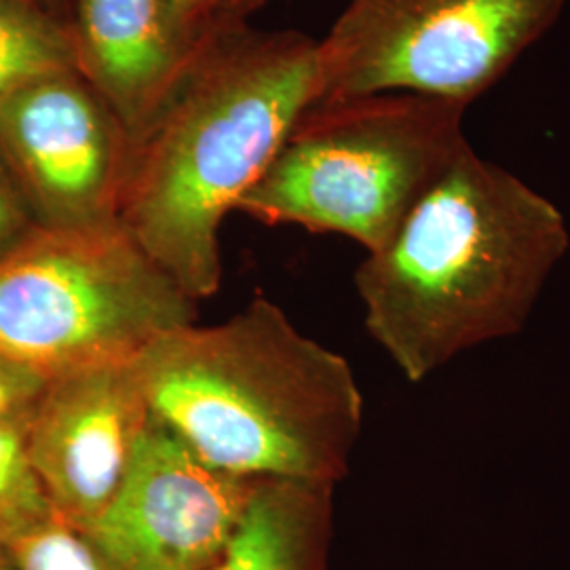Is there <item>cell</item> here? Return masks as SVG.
I'll return each instance as SVG.
<instances>
[{
	"mask_svg": "<svg viewBox=\"0 0 570 570\" xmlns=\"http://www.w3.org/2000/svg\"><path fill=\"white\" fill-rule=\"evenodd\" d=\"M150 414L134 360L70 370L45 385L28 452L61 522L82 532L102 513Z\"/></svg>",
	"mask_w": 570,
	"mask_h": 570,
	"instance_id": "9",
	"label": "cell"
},
{
	"mask_svg": "<svg viewBox=\"0 0 570 570\" xmlns=\"http://www.w3.org/2000/svg\"><path fill=\"white\" fill-rule=\"evenodd\" d=\"M465 112L414 94L313 104L237 209L376 252L468 148Z\"/></svg>",
	"mask_w": 570,
	"mask_h": 570,
	"instance_id": "4",
	"label": "cell"
},
{
	"mask_svg": "<svg viewBox=\"0 0 570 570\" xmlns=\"http://www.w3.org/2000/svg\"><path fill=\"white\" fill-rule=\"evenodd\" d=\"M77 68L110 106L134 142L190 60L164 0H75L70 26Z\"/></svg>",
	"mask_w": 570,
	"mask_h": 570,
	"instance_id": "10",
	"label": "cell"
},
{
	"mask_svg": "<svg viewBox=\"0 0 570 570\" xmlns=\"http://www.w3.org/2000/svg\"><path fill=\"white\" fill-rule=\"evenodd\" d=\"M570 230L560 207L469 144L355 271L364 326L412 385L529 324Z\"/></svg>",
	"mask_w": 570,
	"mask_h": 570,
	"instance_id": "2",
	"label": "cell"
},
{
	"mask_svg": "<svg viewBox=\"0 0 570 570\" xmlns=\"http://www.w3.org/2000/svg\"><path fill=\"white\" fill-rule=\"evenodd\" d=\"M47 383L37 372L0 357V419L35 406Z\"/></svg>",
	"mask_w": 570,
	"mask_h": 570,
	"instance_id": "16",
	"label": "cell"
},
{
	"mask_svg": "<svg viewBox=\"0 0 570 570\" xmlns=\"http://www.w3.org/2000/svg\"><path fill=\"white\" fill-rule=\"evenodd\" d=\"M32 410L0 419V551L56 515L28 452Z\"/></svg>",
	"mask_w": 570,
	"mask_h": 570,
	"instance_id": "13",
	"label": "cell"
},
{
	"mask_svg": "<svg viewBox=\"0 0 570 570\" xmlns=\"http://www.w3.org/2000/svg\"><path fill=\"white\" fill-rule=\"evenodd\" d=\"M0 153L42 230L117 225L131 142L79 70L0 102Z\"/></svg>",
	"mask_w": 570,
	"mask_h": 570,
	"instance_id": "8",
	"label": "cell"
},
{
	"mask_svg": "<svg viewBox=\"0 0 570 570\" xmlns=\"http://www.w3.org/2000/svg\"><path fill=\"white\" fill-rule=\"evenodd\" d=\"M134 366L150 412L214 468L332 487L348 473L364 428L355 372L265 296L165 332Z\"/></svg>",
	"mask_w": 570,
	"mask_h": 570,
	"instance_id": "3",
	"label": "cell"
},
{
	"mask_svg": "<svg viewBox=\"0 0 570 570\" xmlns=\"http://www.w3.org/2000/svg\"><path fill=\"white\" fill-rule=\"evenodd\" d=\"M4 553L16 570H108L81 532L58 515Z\"/></svg>",
	"mask_w": 570,
	"mask_h": 570,
	"instance_id": "14",
	"label": "cell"
},
{
	"mask_svg": "<svg viewBox=\"0 0 570 570\" xmlns=\"http://www.w3.org/2000/svg\"><path fill=\"white\" fill-rule=\"evenodd\" d=\"M334 487L265 478L209 570H327Z\"/></svg>",
	"mask_w": 570,
	"mask_h": 570,
	"instance_id": "11",
	"label": "cell"
},
{
	"mask_svg": "<svg viewBox=\"0 0 570 570\" xmlns=\"http://www.w3.org/2000/svg\"><path fill=\"white\" fill-rule=\"evenodd\" d=\"M41 226L21 193L11 167L0 153V261L11 256Z\"/></svg>",
	"mask_w": 570,
	"mask_h": 570,
	"instance_id": "15",
	"label": "cell"
},
{
	"mask_svg": "<svg viewBox=\"0 0 570 570\" xmlns=\"http://www.w3.org/2000/svg\"><path fill=\"white\" fill-rule=\"evenodd\" d=\"M567 0H351L317 41V102L414 94L469 108L560 20Z\"/></svg>",
	"mask_w": 570,
	"mask_h": 570,
	"instance_id": "6",
	"label": "cell"
},
{
	"mask_svg": "<svg viewBox=\"0 0 570 570\" xmlns=\"http://www.w3.org/2000/svg\"><path fill=\"white\" fill-rule=\"evenodd\" d=\"M258 482L205 463L150 414L115 497L81 534L108 570H209Z\"/></svg>",
	"mask_w": 570,
	"mask_h": 570,
	"instance_id": "7",
	"label": "cell"
},
{
	"mask_svg": "<svg viewBox=\"0 0 570 570\" xmlns=\"http://www.w3.org/2000/svg\"><path fill=\"white\" fill-rule=\"evenodd\" d=\"M165 13L184 45L197 47L204 39L212 0H164Z\"/></svg>",
	"mask_w": 570,
	"mask_h": 570,
	"instance_id": "17",
	"label": "cell"
},
{
	"mask_svg": "<svg viewBox=\"0 0 570 570\" xmlns=\"http://www.w3.org/2000/svg\"><path fill=\"white\" fill-rule=\"evenodd\" d=\"M195 320L197 301L119 223L41 228L0 261V357L47 381L134 360Z\"/></svg>",
	"mask_w": 570,
	"mask_h": 570,
	"instance_id": "5",
	"label": "cell"
},
{
	"mask_svg": "<svg viewBox=\"0 0 570 570\" xmlns=\"http://www.w3.org/2000/svg\"><path fill=\"white\" fill-rule=\"evenodd\" d=\"M266 2L268 0H212L205 32L245 23L247 16L254 13L256 9L265 7Z\"/></svg>",
	"mask_w": 570,
	"mask_h": 570,
	"instance_id": "18",
	"label": "cell"
},
{
	"mask_svg": "<svg viewBox=\"0 0 570 570\" xmlns=\"http://www.w3.org/2000/svg\"><path fill=\"white\" fill-rule=\"evenodd\" d=\"M317 94V41L245 23L209 30L131 142L119 225L193 301L218 292L220 225Z\"/></svg>",
	"mask_w": 570,
	"mask_h": 570,
	"instance_id": "1",
	"label": "cell"
},
{
	"mask_svg": "<svg viewBox=\"0 0 570 570\" xmlns=\"http://www.w3.org/2000/svg\"><path fill=\"white\" fill-rule=\"evenodd\" d=\"M79 68L70 26L41 0H0V102L30 82Z\"/></svg>",
	"mask_w": 570,
	"mask_h": 570,
	"instance_id": "12",
	"label": "cell"
},
{
	"mask_svg": "<svg viewBox=\"0 0 570 570\" xmlns=\"http://www.w3.org/2000/svg\"><path fill=\"white\" fill-rule=\"evenodd\" d=\"M0 570H16L13 569V564H11V560H9V556H7L4 551H0Z\"/></svg>",
	"mask_w": 570,
	"mask_h": 570,
	"instance_id": "19",
	"label": "cell"
}]
</instances>
